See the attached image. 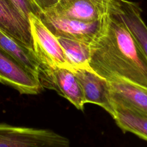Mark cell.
<instances>
[{"mask_svg":"<svg viewBox=\"0 0 147 147\" xmlns=\"http://www.w3.org/2000/svg\"><path fill=\"white\" fill-rule=\"evenodd\" d=\"M90 68L107 81L121 80L147 89V59L124 22L107 8L89 43Z\"/></svg>","mask_w":147,"mask_h":147,"instance_id":"1","label":"cell"},{"mask_svg":"<svg viewBox=\"0 0 147 147\" xmlns=\"http://www.w3.org/2000/svg\"><path fill=\"white\" fill-rule=\"evenodd\" d=\"M0 147H70V141L50 129L0 123Z\"/></svg>","mask_w":147,"mask_h":147,"instance_id":"2","label":"cell"},{"mask_svg":"<svg viewBox=\"0 0 147 147\" xmlns=\"http://www.w3.org/2000/svg\"><path fill=\"white\" fill-rule=\"evenodd\" d=\"M29 20L34 52L41 63L40 71L55 66L69 68L64 51L56 37L44 25L39 17L30 14Z\"/></svg>","mask_w":147,"mask_h":147,"instance_id":"3","label":"cell"},{"mask_svg":"<svg viewBox=\"0 0 147 147\" xmlns=\"http://www.w3.org/2000/svg\"><path fill=\"white\" fill-rule=\"evenodd\" d=\"M38 79L43 88L55 90L77 109L83 111L85 105L84 97L73 69L57 66L48 67L40 71Z\"/></svg>","mask_w":147,"mask_h":147,"instance_id":"4","label":"cell"},{"mask_svg":"<svg viewBox=\"0 0 147 147\" xmlns=\"http://www.w3.org/2000/svg\"><path fill=\"white\" fill-rule=\"evenodd\" d=\"M0 83L11 87L20 94L37 95L44 88L38 76L1 48Z\"/></svg>","mask_w":147,"mask_h":147,"instance_id":"5","label":"cell"},{"mask_svg":"<svg viewBox=\"0 0 147 147\" xmlns=\"http://www.w3.org/2000/svg\"><path fill=\"white\" fill-rule=\"evenodd\" d=\"M39 18L56 37H65L90 43L96 34L100 19L94 22H82L60 16L51 8L41 11Z\"/></svg>","mask_w":147,"mask_h":147,"instance_id":"6","label":"cell"},{"mask_svg":"<svg viewBox=\"0 0 147 147\" xmlns=\"http://www.w3.org/2000/svg\"><path fill=\"white\" fill-rule=\"evenodd\" d=\"M74 72L82 88L85 104L97 105L112 117L114 112L109 82L90 68H78Z\"/></svg>","mask_w":147,"mask_h":147,"instance_id":"7","label":"cell"},{"mask_svg":"<svg viewBox=\"0 0 147 147\" xmlns=\"http://www.w3.org/2000/svg\"><path fill=\"white\" fill-rule=\"evenodd\" d=\"M109 9L126 25L147 59V26L140 5L128 0H109Z\"/></svg>","mask_w":147,"mask_h":147,"instance_id":"8","label":"cell"},{"mask_svg":"<svg viewBox=\"0 0 147 147\" xmlns=\"http://www.w3.org/2000/svg\"><path fill=\"white\" fill-rule=\"evenodd\" d=\"M0 29L34 52L29 18L11 0H0Z\"/></svg>","mask_w":147,"mask_h":147,"instance_id":"9","label":"cell"},{"mask_svg":"<svg viewBox=\"0 0 147 147\" xmlns=\"http://www.w3.org/2000/svg\"><path fill=\"white\" fill-rule=\"evenodd\" d=\"M107 6L96 0H60L50 7L57 14L82 22L99 21Z\"/></svg>","mask_w":147,"mask_h":147,"instance_id":"10","label":"cell"},{"mask_svg":"<svg viewBox=\"0 0 147 147\" xmlns=\"http://www.w3.org/2000/svg\"><path fill=\"white\" fill-rule=\"evenodd\" d=\"M109 83L112 100L147 114V89L121 80Z\"/></svg>","mask_w":147,"mask_h":147,"instance_id":"11","label":"cell"},{"mask_svg":"<svg viewBox=\"0 0 147 147\" xmlns=\"http://www.w3.org/2000/svg\"><path fill=\"white\" fill-rule=\"evenodd\" d=\"M112 101L114 107L112 117L118 127L123 131L131 132L147 141V114Z\"/></svg>","mask_w":147,"mask_h":147,"instance_id":"12","label":"cell"},{"mask_svg":"<svg viewBox=\"0 0 147 147\" xmlns=\"http://www.w3.org/2000/svg\"><path fill=\"white\" fill-rule=\"evenodd\" d=\"M0 48L6 51L38 78L41 63L34 52L0 29Z\"/></svg>","mask_w":147,"mask_h":147,"instance_id":"13","label":"cell"},{"mask_svg":"<svg viewBox=\"0 0 147 147\" xmlns=\"http://www.w3.org/2000/svg\"><path fill=\"white\" fill-rule=\"evenodd\" d=\"M56 38L64 51L66 60L71 69L90 68L89 43L65 37Z\"/></svg>","mask_w":147,"mask_h":147,"instance_id":"14","label":"cell"},{"mask_svg":"<svg viewBox=\"0 0 147 147\" xmlns=\"http://www.w3.org/2000/svg\"><path fill=\"white\" fill-rule=\"evenodd\" d=\"M20 11L29 18V15L33 14L39 17L42 10L33 0H11Z\"/></svg>","mask_w":147,"mask_h":147,"instance_id":"15","label":"cell"},{"mask_svg":"<svg viewBox=\"0 0 147 147\" xmlns=\"http://www.w3.org/2000/svg\"><path fill=\"white\" fill-rule=\"evenodd\" d=\"M42 11L56 5L60 0H33Z\"/></svg>","mask_w":147,"mask_h":147,"instance_id":"16","label":"cell"},{"mask_svg":"<svg viewBox=\"0 0 147 147\" xmlns=\"http://www.w3.org/2000/svg\"><path fill=\"white\" fill-rule=\"evenodd\" d=\"M103 6H107L109 5V0H96Z\"/></svg>","mask_w":147,"mask_h":147,"instance_id":"17","label":"cell"}]
</instances>
